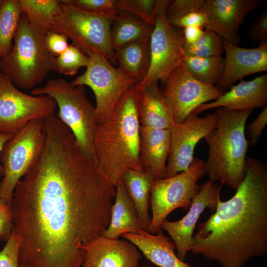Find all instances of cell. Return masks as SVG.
<instances>
[{
  "mask_svg": "<svg viewBox=\"0 0 267 267\" xmlns=\"http://www.w3.org/2000/svg\"><path fill=\"white\" fill-rule=\"evenodd\" d=\"M44 130L42 154L12 195L19 262L27 267H81L85 247L110 223L115 186L60 120H46Z\"/></svg>",
  "mask_w": 267,
  "mask_h": 267,
  "instance_id": "obj_1",
  "label": "cell"
},
{
  "mask_svg": "<svg viewBox=\"0 0 267 267\" xmlns=\"http://www.w3.org/2000/svg\"><path fill=\"white\" fill-rule=\"evenodd\" d=\"M229 200L200 223L191 251L222 267H243L267 254V165L247 158L243 181Z\"/></svg>",
  "mask_w": 267,
  "mask_h": 267,
  "instance_id": "obj_2",
  "label": "cell"
},
{
  "mask_svg": "<svg viewBox=\"0 0 267 267\" xmlns=\"http://www.w3.org/2000/svg\"><path fill=\"white\" fill-rule=\"evenodd\" d=\"M141 92L136 83L132 86L95 130L94 158L100 171L114 186L127 171H144L140 159Z\"/></svg>",
  "mask_w": 267,
  "mask_h": 267,
  "instance_id": "obj_3",
  "label": "cell"
},
{
  "mask_svg": "<svg viewBox=\"0 0 267 267\" xmlns=\"http://www.w3.org/2000/svg\"><path fill=\"white\" fill-rule=\"evenodd\" d=\"M253 110L231 111L219 108L216 111V127L204 138L209 147L204 170L209 180L234 190L243 181L249 145L245 125Z\"/></svg>",
  "mask_w": 267,
  "mask_h": 267,
  "instance_id": "obj_4",
  "label": "cell"
},
{
  "mask_svg": "<svg viewBox=\"0 0 267 267\" xmlns=\"http://www.w3.org/2000/svg\"><path fill=\"white\" fill-rule=\"evenodd\" d=\"M55 57L47 49L44 37L32 27L22 13L10 51L0 59V69L13 85L31 89L55 71Z\"/></svg>",
  "mask_w": 267,
  "mask_h": 267,
  "instance_id": "obj_5",
  "label": "cell"
},
{
  "mask_svg": "<svg viewBox=\"0 0 267 267\" xmlns=\"http://www.w3.org/2000/svg\"><path fill=\"white\" fill-rule=\"evenodd\" d=\"M31 93L47 95L54 99L58 108L57 117L71 130L81 151L96 163L93 143L98 122L95 107L87 98L84 86H75L62 78L53 79L33 89Z\"/></svg>",
  "mask_w": 267,
  "mask_h": 267,
  "instance_id": "obj_6",
  "label": "cell"
},
{
  "mask_svg": "<svg viewBox=\"0 0 267 267\" xmlns=\"http://www.w3.org/2000/svg\"><path fill=\"white\" fill-rule=\"evenodd\" d=\"M60 1L62 11L55 19L50 32L66 35L84 53H98L110 63L118 64L110 37L114 19L80 9L67 0Z\"/></svg>",
  "mask_w": 267,
  "mask_h": 267,
  "instance_id": "obj_7",
  "label": "cell"
},
{
  "mask_svg": "<svg viewBox=\"0 0 267 267\" xmlns=\"http://www.w3.org/2000/svg\"><path fill=\"white\" fill-rule=\"evenodd\" d=\"M44 120L30 121L4 144L0 154L4 175L0 181V197L11 204L17 183L39 160L45 135Z\"/></svg>",
  "mask_w": 267,
  "mask_h": 267,
  "instance_id": "obj_8",
  "label": "cell"
},
{
  "mask_svg": "<svg viewBox=\"0 0 267 267\" xmlns=\"http://www.w3.org/2000/svg\"><path fill=\"white\" fill-rule=\"evenodd\" d=\"M205 174L204 161L194 158L186 170L170 178L154 179L150 191L152 217L148 232L156 234L173 211L179 208L189 210L200 190L198 181Z\"/></svg>",
  "mask_w": 267,
  "mask_h": 267,
  "instance_id": "obj_9",
  "label": "cell"
},
{
  "mask_svg": "<svg viewBox=\"0 0 267 267\" xmlns=\"http://www.w3.org/2000/svg\"><path fill=\"white\" fill-rule=\"evenodd\" d=\"M169 1L156 0L155 24L150 39V65L145 78L136 83L141 89L152 82H163L184 57L182 30L170 24L167 19L166 9Z\"/></svg>",
  "mask_w": 267,
  "mask_h": 267,
  "instance_id": "obj_10",
  "label": "cell"
},
{
  "mask_svg": "<svg viewBox=\"0 0 267 267\" xmlns=\"http://www.w3.org/2000/svg\"><path fill=\"white\" fill-rule=\"evenodd\" d=\"M88 56L86 71L72 83L75 86H87L92 90L98 123L111 112L125 93L137 82L119 68H115L99 53H90Z\"/></svg>",
  "mask_w": 267,
  "mask_h": 267,
  "instance_id": "obj_11",
  "label": "cell"
},
{
  "mask_svg": "<svg viewBox=\"0 0 267 267\" xmlns=\"http://www.w3.org/2000/svg\"><path fill=\"white\" fill-rule=\"evenodd\" d=\"M56 107L51 96L26 94L4 74L0 86V134L14 135L30 121L54 114Z\"/></svg>",
  "mask_w": 267,
  "mask_h": 267,
  "instance_id": "obj_12",
  "label": "cell"
},
{
  "mask_svg": "<svg viewBox=\"0 0 267 267\" xmlns=\"http://www.w3.org/2000/svg\"><path fill=\"white\" fill-rule=\"evenodd\" d=\"M163 83L161 91L171 108L175 123L183 122L197 107L217 99L224 93L215 86L195 79L182 63Z\"/></svg>",
  "mask_w": 267,
  "mask_h": 267,
  "instance_id": "obj_13",
  "label": "cell"
},
{
  "mask_svg": "<svg viewBox=\"0 0 267 267\" xmlns=\"http://www.w3.org/2000/svg\"><path fill=\"white\" fill-rule=\"evenodd\" d=\"M216 112L204 117L191 113L181 123H175L170 129V148L166 168V178L186 170L194 159L196 145L216 127Z\"/></svg>",
  "mask_w": 267,
  "mask_h": 267,
  "instance_id": "obj_14",
  "label": "cell"
},
{
  "mask_svg": "<svg viewBox=\"0 0 267 267\" xmlns=\"http://www.w3.org/2000/svg\"><path fill=\"white\" fill-rule=\"evenodd\" d=\"M222 185L209 180L201 186L198 194L193 199L187 213L180 220L162 222L160 228L166 230L176 245L177 256L185 261L187 253L192 246L193 231L201 215L207 208L214 212L221 200Z\"/></svg>",
  "mask_w": 267,
  "mask_h": 267,
  "instance_id": "obj_15",
  "label": "cell"
},
{
  "mask_svg": "<svg viewBox=\"0 0 267 267\" xmlns=\"http://www.w3.org/2000/svg\"><path fill=\"white\" fill-rule=\"evenodd\" d=\"M262 0H204L205 29L215 32L223 40L237 45L239 28L245 16L263 4Z\"/></svg>",
  "mask_w": 267,
  "mask_h": 267,
  "instance_id": "obj_16",
  "label": "cell"
},
{
  "mask_svg": "<svg viewBox=\"0 0 267 267\" xmlns=\"http://www.w3.org/2000/svg\"><path fill=\"white\" fill-rule=\"evenodd\" d=\"M225 58L221 77L216 86L223 92L248 75L267 70V42L255 48L240 47L222 40Z\"/></svg>",
  "mask_w": 267,
  "mask_h": 267,
  "instance_id": "obj_17",
  "label": "cell"
},
{
  "mask_svg": "<svg viewBox=\"0 0 267 267\" xmlns=\"http://www.w3.org/2000/svg\"><path fill=\"white\" fill-rule=\"evenodd\" d=\"M81 267H137L141 254L129 241L101 236L86 245Z\"/></svg>",
  "mask_w": 267,
  "mask_h": 267,
  "instance_id": "obj_18",
  "label": "cell"
},
{
  "mask_svg": "<svg viewBox=\"0 0 267 267\" xmlns=\"http://www.w3.org/2000/svg\"><path fill=\"white\" fill-rule=\"evenodd\" d=\"M267 106V75L245 81L243 79L230 90L222 93L217 99L203 104L193 113L199 115L207 110L223 108L231 111H245Z\"/></svg>",
  "mask_w": 267,
  "mask_h": 267,
  "instance_id": "obj_19",
  "label": "cell"
},
{
  "mask_svg": "<svg viewBox=\"0 0 267 267\" xmlns=\"http://www.w3.org/2000/svg\"><path fill=\"white\" fill-rule=\"evenodd\" d=\"M134 245L150 262L159 267H192L180 260L175 253L176 247L161 228L156 234L142 229L135 233H125L121 235Z\"/></svg>",
  "mask_w": 267,
  "mask_h": 267,
  "instance_id": "obj_20",
  "label": "cell"
},
{
  "mask_svg": "<svg viewBox=\"0 0 267 267\" xmlns=\"http://www.w3.org/2000/svg\"><path fill=\"white\" fill-rule=\"evenodd\" d=\"M170 148V129L140 127V159L144 170L156 178H166V168Z\"/></svg>",
  "mask_w": 267,
  "mask_h": 267,
  "instance_id": "obj_21",
  "label": "cell"
},
{
  "mask_svg": "<svg viewBox=\"0 0 267 267\" xmlns=\"http://www.w3.org/2000/svg\"><path fill=\"white\" fill-rule=\"evenodd\" d=\"M142 89L139 119L140 126L156 129H170L175 123L173 112L160 89L158 82Z\"/></svg>",
  "mask_w": 267,
  "mask_h": 267,
  "instance_id": "obj_22",
  "label": "cell"
},
{
  "mask_svg": "<svg viewBox=\"0 0 267 267\" xmlns=\"http://www.w3.org/2000/svg\"><path fill=\"white\" fill-rule=\"evenodd\" d=\"M115 188L110 223L102 234L111 239H118L124 233H135L142 229L135 207L127 193L122 178L116 184Z\"/></svg>",
  "mask_w": 267,
  "mask_h": 267,
  "instance_id": "obj_23",
  "label": "cell"
},
{
  "mask_svg": "<svg viewBox=\"0 0 267 267\" xmlns=\"http://www.w3.org/2000/svg\"><path fill=\"white\" fill-rule=\"evenodd\" d=\"M122 178L127 193L135 207L142 229L148 232L151 221L148 214L151 186L156 178L149 170H129L123 174Z\"/></svg>",
  "mask_w": 267,
  "mask_h": 267,
  "instance_id": "obj_24",
  "label": "cell"
},
{
  "mask_svg": "<svg viewBox=\"0 0 267 267\" xmlns=\"http://www.w3.org/2000/svg\"><path fill=\"white\" fill-rule=\"evenodd\" d=\"M153 27L131 13L119 12L113 20L110 31L113 49L116 52L131 43L149 41Z\"/></svg>",
  "mask_w": 267,
  "mask_h": 267,
  "instance_id": "obj_25",
  "label": "cell"
},
{
  "mask_svg": "<svg viewBox=\"0 0 267 267\" xmlns=\"http://www.w3.org/2000/svg\"><path fill=\"white\" fill-rule=\"evenodd\" d=\"M119 68L137 83L146 76L150 65L149 41H136L127 44L116 51Z\"/></svg>",
  "mask_w": 267,
  "mask_h": 267,
  "instance_id": "obj_26",
  "label": "cell"
},
{
  "mask_svg": "<svg viewBox=\"0 0 267 267\" xmlns=\"http://www.w3.org/2000/svg\"><path fill=\"white\" fill-rule=\"evenodd\" d=\"M21 12L40 35L50 32L55 19L61 14L62 5L57 0H19Z\"/></svg>",
  "mask_w": 267,
  "mask_h": 267,
  "instance_id": "obj_27",
  "label": "cell"
},
{
  "mask_svg": "<svg viewBox=\"0 0 267 267\" xmlns=\"http://www.w3.org/2000/svg\"><path fill=\"white\" fill-rule=\"evenodd\" d=\"M182 63L195 79L215 86L219 82L224 68V58L222 56L200 57L184 55Z\"/></svg>",
  "mask_w": 267,
  "mask_h": 267,
  "instance_id": "obj_28",
  "label": "cell"
},
{
  "mask_svg": "<svg viewBox=\"0 0 267 267\" xmlns=\"http://www.w3.org/2000/svg\"><path fill=\"white\" fill-rule=\"evenodd\" d=\"M21 15L19 0H2L0 6V59L12 48V40Z\"/></svg>",
  "mask_w": 267,
  "mask_h": 267,
  "instance_id": "obj_29",
  "label": "cell"
},
{
  "mask_svg": "<svg viewBox=\"0 0 267 267\" xmlns=\"http://www.w3.org/2000/svg\"><path fill=\"white\" fill-rule=\"evenodd\" d=\"M224 52L222 39L214 31L205 29L202 36L194 43L185 44L184 55L200 57L222 56Z\"/></svg>",
  "mask_w": 267,
  "mask_h": 267,
  "instance_id": "obj_30",
  "label": "cell"
},
{
  "mask_svg": "<svg viewBox=\"0 0 267 267\" xmlns=\"http://www.w3.org/2000/svg\"><path fill=\"white\" fill-rule=\"evenodd\" d=\"M89 61L88 56L73 44L69 45L63 53L55 57V72L64 75L74 76L80 68L87 67Z\"/></svg>",
  "mask_w": 267,
  "mask_h": 267,
  "instance_id": "obj_31",
  "label": "cell"
},
{
  "mask_svg": "<svg viewBox=\"0 0 267 267\" xmlns=\"http://www.w3.org/2000/svg\"><path fill=\"white\" fill-rule=\"evenodd\" d=\"M155 2L156 0H118V6L119 12H129L154 26Z\"/></svg>",
  "mask_w": 267,
  "mask_h": 267,
  "instance_id": "obj_32",
  "label": "cell"
},
{
  "mask_svg": "<svg viewBox=\"0 0 267 267\" xmlns=\"http://www.w3.org/2000/svg\"><path fill=\"white\" fill-rule=\"evenodd\" d=\"M82 10L114 19L119 12L118 0H67Z\"/></svg>",
  "mask_w": 267,
  "mask_h": 267,
  "instance_id": "obj_33",
  "label": "cell"
},
{
  "mask_svg": "<svg viewBox=\"0 0 267 267\" xmlns=\"http://www.w3.org/2000/svg\"><path fill=\"white\" fill-rule=\"evenodd\" d=\"M204 0H170L166 9L169 23L173 25L176 21L188 14L201 10Z\"/></svg>",
  "mask_w": 267,
  "mask_h": 267,
  "instance_id": "obj_34",
  "label": "cell"
},
{
  "mask_svg": "<svg viewBox=\"0 0 267 267\" xmlns=\"http://www.w3.org/2000/svg\"><path fill=\"white\" fill-rule=\"evenodd\" d=\"M20 244V238L13 229L10 238L0 251V267H27L19 262Z\"/></svg>",
  "mask_w": 267,
  "mask_h": 267,
  "instance_id": "obj_35",
  "label": "cell"
},
{
  "mask_svg": "<svg viewBox=\"0 0 267 267\" xmlns=\"http://www.w3.org/2000/svg\"><path fill=\"white\" fill-rule=\"evenodd\" d=\"M11 204L0 197V239L7 241L13 228Z\"/></svg>",
  "mask_w": 267,
  "mask_h": 267,
  "instance_id": "obj_36",
  "label": "cell"
},
{
  "mask_svg": "<svg viewBox=\"0 0 267 267\" xmlns=\"http://www.w3.org/2000/svg\"><path fill=\"white\" fill-rule=\"evenodd\" d=\"M68 39V37L64 34L49 32L44 37V43L49 52L57 56L68 48L69 45Z\"/></svg>",
  "mask_w": 267,
  "mask_h": 267,
  "instance_id": "obj_37",
  "label": "cell"
},
{
  "mask_svg": "<svg viewBox=\"0 0 267 267\" xmlns=\"http://www.w3.org/2000/svg\"><path fill=\"white\" fill-rule=\"evenodd\" d=\"M267 124V106L263 108L256 119L247 127L249 145L254 146L258 142L262 132Z\"/></svg>",
  "mask_w": 267,
  "mask_h": 267,
  "instance_id": "obj_38",
  "label": "cell"
},
{
  "mask_svg": "<svg viewBox=\"0 0 267 267\" xmlns=\"http://www.w3.org/2000/svg\"><path fill=\"white\" fill-rule=\"evenodd\" d=\"M249 36L254 42H267V11L264 10L251 25Z\"/></svg>",
  "mask_w": 267,
  "mask_h": 267,
  "instance_id": "obj_39",
  "label": "cell"
},
{
  "mask_svg": "<svg viewBox=\"0 0 267 267\" xmlns=\"http://www.w3.org/2000/svg\"><path fill=\"white\" fill-rule=\"evenodd\" d=\"M203 28L199 26H187L182 29L185 43L192 44L203 34Z\"/></svg>",
  "mask_w": 267,
  "mask_h": 267,
  "instance_id": "obj_40",
  "label": "cell"
},
{
  "mask_svg": "<svg viewBox=\"0 0 267 267\" xmlns=\"http://www.w3.org/2000/svg\"><path fill=\"white\" fill-rule=\"evenodd\" d=\"M14 135L6 134H0V154L5 143L12 138ZM4 175V169L0 163V176L3 177Z\"/></svg>",
  "mask_w": 267,
  "mask_h": 267,
  "instance_id": "obj_41",
  "label": "cell"
},
{
  "mask_svg": "<svg viewBox=\"0 0 267 267\" xmlns=\"http://www.w3.org/2000/svg\"><path fill=\"white\" fill-rule=\"evenodd\" d=\"M3 76H4V74L1 72V71L0 69V86L2 83Z\"/></svg>",
  "mask_w": 267,
  "mask_h": 267,
  "instance_id": "obj_42",
  "label": "cell"
},
{
  "mask_svg": "<svg viewBox=\"0 0 267 267\" xmlns=\"http://www.w3.org/2000/svg\"><path fill=\"white\" fill-rule=\"evenodd\" d=\"M137 267H153L150 266H137Z\"/></svg>",
  "mask_w": 267,
  "mask_h": 267,
  "instance_id": "obj_43",
  "label": "cell"
},
{
  "mask_svg": "<svg viewBox=\"0 0 267 267\" xmlns=\"http://www.w3.org/2000/svg\"><path fill=\"white\" fill-rule=\"evenodd\" d=\"M1 2H2V0H0V4L1 3Z\"/></svg>",
  "mask_w": 267,
  "mask_h": 267,
  "instance_id": "obj_44",
  "label": "cell"
}]
</instances>
